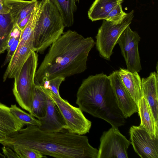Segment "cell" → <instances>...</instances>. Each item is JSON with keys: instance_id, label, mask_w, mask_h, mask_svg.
I'll return each instance as SVG.
<instances>
[{"instance_id": "1", "label": "cell", "mask_w": 158, "mask_h": 158, "mask_svg": "<svg viewBox=\"0 0 158 158\" xmlns=\"http://www.w3.org/2000/svg\"><path fill=\"white\" fill-rule=\"evenodd\" d=\"M95 44L91 37L85 38L68 30L51 46L36 70L35 84L43 86L57 77H66L83 73L87 69L89 53Z\"/></svg>"}, {"instance_id": "2", "label": "cell", "mask_w": 158, "mask_h": 158, "mask_svg": "<svg viewBox=\"0 0 158 158\" xmlns=\"http://www.w3.org/2000/svg\"><path fill=\"white\" fill-rule=\"evenodd\" d=\"M1 144L10 148L23 146L57 158H98V150L89 144L86 136L68 131H44L35 125H27Z\"/></svg>"}, {"instance_id": "3", "label": "cell", "mask_w": 158, "mask_h": 158, "mask_svg": "<svg viewBox=\"0 0 158 158\" xmlns=\"http://www.w3.org/2000/svg\"><path fill=\"white\" fill-rule=\"evenodd\" d=\"M76 103L82 111L103 119L112 127L123 126L126 120L119 109L110 79L103 73L85 79L77 94Z\"/></svg>"}, {"instance_id": "4", "label": "cell", "mask_w": 158, "mask_h": 158, "mask_svg": "<svg viewBox=\"0 0 158 158\" xmlns=\"http://www.w3.org/2000/svg\"><path fill=\"white\" fill-rule=\"evenodd\" d=\"M35 29L34 51L42 54L63 34L65 26L57 9L50 0H42Z\"/></svg>"}, {"instance_id": "5", "label": "cell", "mask_w": 158, "mask_h": 158, "mask_svg": "<svg viewBox=\"0 0 158 158\" xmlns=\"http://www.w3.org/2000/svg\"><path fill=\"white\" fill-rule=\"evenodd\" d=\"M38 56L32 51L22 66L18 76L15 77L12 90L19 106L30 114L35 84L34 79L37 70Z\"/></svg>"}, {"instance_id": "6", "label": "cell", "mask_w": 158, "mask_h": 158, "mask_svg": "<svg viewBox=\"0 0 158 158\" xmlns=\"http://www.w3.org/2000/svg\"><path fill=\"white\" fill-rule=\"evenodd\" d=\"M42 86L44 92L57 107L65 123L64 129L69 132L81 135L89 132L92 123L79 107L72 106L67 100Z\"/></svg>"}, {"instance_id": "7", "label": "cell", "mask_w": 158, "mask_h": 158, "mask_svg": "<svg viewBox=\"0 0 158 158\" xmlns=\"http://www.w3.org/2000/svg\"><path fill=\"white\" fill-rule=\"evenodd\" d=\"M134 11L132 10L119 24L104 20L96 36V48L101 57L109 60L113 53V49L120 36L131 23Z\"/></svg>"}, {"instance_id": "8", "label": "cell", "mask_w": 158, "mask_h": 158, "mask_svg": "<svg viewBox=\"0 0 158 158\" xmlns=\"http://www.w3.org/2000/svg\"><path fill=\"white\" fill-rule=\"evenodd\" d=\"M130 143L118 128L112 127L103 132L100 138L98 158H128Z\"/></svg>"}, {"instance_id": "9", "label": "cell", "mask_w": 158, "mask_h": 158, "mask_svg": "<svg viewBox=\"0 0 158 158\" xmlns=\"http://www.w3.org/2000/svg\"><path fill=\"white\" fill-rule=\"evenodd\" d=\"M140 40L138 33L133 31L129 25L122 32L117 42L120 47L127 69L132 72L138 73L142 69L138 50Z\"/></svg>"}, {"instance_id": "10", "label": "cell", "mask_w": 158, "mask_h": 158, "mask_svg": "<svg viewBox=\"0 0 158 158\" xmlns=\"http://www.w3.org/2000/svg\"><path fill=\"white\" fill-rule=\"evenodd\" d=\"M131 143L135 152L142 158H158V138L142 127L132 126L129 130Z\"/></svg>"}, {"instance_id": "11", "label": "cell", "mask_w": 158, "mask_h": 158, "mask_svg": "<svg viewBox=\"0 0 158 158\" xmlns=\"http://www.w3.org/2000/svg\"><path fill=\"white\" fill-rule=\"evenodd\" d=\"M108 77L118 106L125 118L138 112L137 106L122 83L118 70L113 71Z\"/></svg>"}, {"instance_id": "12", "label": "cell", "mask_w": 158, "mask_h": 158, "mask_svg": "<svg viewBox=\"0 0 158 158\" xmlns=\"http://www.w3.org/2000/svg\"><path fill=\"white\" fill-rule=\"evenodd\" d=\"M47 108L44 116L38 118L41 130L48 132H60L64 129L65 123L59 110L54 102L47 94Z\"/></svg>"}, {"instance_id": "13", "label": "cell", "mask_w": 158, "mask_h": 158, "mask_svg": "<svg viewBox=\"0 0 158 158\" xmlns=\"http://www.w3.org/2000/svg\"><path fill=\"white\" fill-rule=\"evenodd\" d=\"M158 73L151 72L141 79L142 96L149 106L156 125L158 126Z\"/></svg>"}, {"instance_id": "14", "label": "cell", "mask_w": 158, "mask_h": 158, "mask_svg": "<svg viewBox=\"0 0 158 158\" xmlns=\"http://www.w3.org/2000/svg\"><path fill=\"white\" fill-rule=\"evenodd\" d=\"M24 125L12 114L10 107L0 102V143Z\"/></svg>"}, {"instance_id": "15", "label": "cell", "mask_w": 158, "mask_h": 158, "mask_svg": "<svg viewBox=\"0 0 158 158\" xmlns=\"http://www.w3.org/2000/svg\"><path fill=\"white\" fill-rule=\"evenodd\" d=\"M8 9L14 24L18 25L30 14L38 2L37 0H2Z\"/></svg>"}, {"instance_id": "16", "label": "cell", "mask_w": 158, "mask_h": 158, "mask_svg": "<svg viewBox=\"0 0 158 158\" xmlns=\"http://www.w3.org/2000/svg\"><path fill=\"white\" fill-rule=\"evenodd\" d=\"M118 73L122 83L137 106L143 97L141 79L138 73L120 68Z\"/></svg>"}, {"instance_id": "17", "label": "cell", "mask_w": 158, "mask_h": 158, "mask_svg": "<svg viewBox=\"0 0 158 158\" xmlns=\"http://www.w3.org/2000/svg\"><path fill=\"white\" fill-rule=\"evenodd\" d=\"M140 118V126L152 135L158 138V126L155 122L149 106L146 100L142 97L137 104Z\"/></svg>"}, {"instance_id": "18", "label": "cell", "mask_w": 158, "mask_h": 158, "mask_svg": "<svg viewBox=\"0 0 158 158\" xmlns=\"http://www.w3.org/2000/svg\"><path fill=\"white\" fill-rule=\"evenodd\" d=\"M123 2V0H95L88 11V18L93 22L106 20L110 11Z\"/></svg>"}, {"instance_id": "19", "label": "cell", "mask_w": 158, "mask_h": 158, "mask_svg": "<svg viewBox=\"0 0 158 158\" xmlns=\"http://www.w3.org/2000/svg\"><path fill=\"white\" fill-rule=\"evenodd\" d=\"M56 7L62 19L65 27H70L74 23V14L77 7L76 0H50Z\"/></svg>"}, {"instance_id": "20", "label": "cell", "mask_w": 158, "mask_h": 158, "mask_svg": "<svg viewBox=\"0 0 158 158\" xmlns=\"http://www.w3.org/2000/svg\"><path fill=\"white\" fill-rule=\"evenodd\" d=\"M33 41L34 37H32L27 41L21 48L14 66L7 74L3 75L4 81L8 78H14L18 76L25 62L34 51Z\"/></svg>"}, {"instance_id": "21", "label": "cell", "mask_w": 158, "mask_h": 158, "mask_svg": "<svg viewBox=\"0 0 158 158\" xmlns=\"http://www.w3.org/2000/svg\"><path fill=\"white\" fill-rule=\"evenodd\" d=\"M47 105V94L43 91L42 85L35 84L31 114L37 118L44 116Z\"/></svg>"}, {"instance_id": "22", "label": "cell", "mask_w": 158, "mask_h": 158, "mask_svg": "<svg viewBox=\"0 0 158 158\" xmlns=\"http://www.w3.org/2000/svg\"><path fill=\"white\" fill-rule=\"evenodd\" d=\"M10 111L14 116L25 125H32L39 127L41 123L39 120L30 113L23 110L16 104L12 105L10 107Z\"/></svg>"}, {"instance_id": "23", "label": "cell", "mask_w": 158, "mask_h": 158, "mask_svg": "<svg viewBox=\"0 0 158 158\" xmlns=\"http://www.w3.org/2000/svg\"><path fill=\"white\" fill-rule=\"evenodd\" d=\"M14 23L10 13L0 14V39H8Z\"/></svg>"}, {"instance_id": "24", "label": "cell", "mask_w": 158, "mask_h": 158, "mask_svg": "<svg viewBox=\"0 0 158 158\" xmlns=\"http://www.w3.org/2000/svg\"><path fill=\"white\" fill-rule=\"evenodd\" d=\"M19 156L20 158H42L46 157L38 151L20 145H15L10 148Z\"/></svg>"}, {"instance_id": "25", "label": "cell", "mask_w": 158, "mask_h": 158, "mask_svg": "<svg viewBox=\"0 0 158 158\" xmlns=\"http://www.w3.org/2000/svg\"><path fill=\"white\" fill-rule=\"evenodd\" d=\"M127 14V13L123 10L121 4H119L110 11L107 15L106 20L115 24H119L122 22Z\"/></svg>"}, {"instance_id": "26", "label": "cell", "mask_w": 158, "mask_h": 158, "mask_svg": "<svg viewBox=\"0 0 158 158\" xmlns=\"http://www.w3.org/2000/svg\"><path fill=\"white\" fill-rule=\"evenodd\" d=\"M65 78L63 77H57L46 82L43 85L45 88L48 89L54 94L60 96L59 93V87Z\"/></svg>"}, {"instance_id": "27", "label": "cell", "mask_w": 158, "mask_h": 158, "mask_svg": "<svg viewBox=\"0 0 158 158\" xmlns=\"http://www.w3.org/2000/svg\"><path fill=\"white\" fill-rule=\"evenodd\" d=\"M21 34V33L17 36L14 42L7 50V54L5 61L2 65L3 66L10 62L11 59L14 55L19 44Z\"/></svg>"}, {"instance_id": "28", "label": "cell", "mask_w": 158, "mask_h": 158, "mask_svg": "<svg viewBox=\"0 0 158 158\" xmlns=\"http://www.w3.org/2000/svg\"><path fill=\"white\" fill-rule=\"evenodd\" d=\"M2 149L3 155L6 158H20L18 155L13 150L9 147L3 146Z\"/></svg>"}, {"instance_id": "29", "label": "cell", "mask_w": 158, "mask_h": 158, "mask_svg": "<svg viewBox=\"0 0 158 158\" xmlns=\"http://www.w3.org/2000/svg\"><path fill=\"white\" fill-rule=\"evenodd\" d=\"M32 12L21 21L17 25L21 31L23 30L29 22L31 15Z\"/></svg>"}, {"instance_id": "30", "label": "cell", "mask_w": 158, "mask_h": 158, "mask_svg": "<svg viewBox=\"0 0 158 158\" xmlns=\"http://www.w3.org/2000/svg\"><path fill=\"white\" fill-rule=\"evenodd\" d=\"M9 13L8 9L4 5L2 0H0V14H7Z\"/></svg>"}, {"instance_id": "31", "label": "cell", "mask_w": 158, "mask_h": 158, "mask_svg": "<svg viewBox=\"0 0 158 158\" xmlns=\"http://www.w3.org/2000/svg\"><path fill=\"white\" fill-rule=\"evenodd\" d=\"M0 158H6V157L4 155L0 153Z\"/></svg>"}]
</instances>
